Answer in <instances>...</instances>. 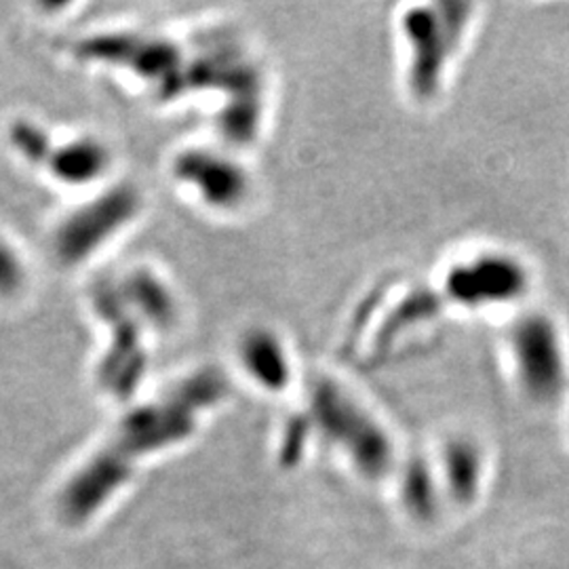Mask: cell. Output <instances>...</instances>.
<instances>
[{"label": "cell", "instance_id": "cell-1", "mask_svg": "<svg viewBox=\"0 0 569 569\" xmlns=\"http://www.w3.org/2000/svg\"><path fill=\"white\" fill-rule=\"evenodd\" d=\"M213 395L216 387L207 382V376H199L176 385L154 401L129 409L110 443L68 483L61 498L66 519L70 523L89 519L124 486L140 458L188 439L197 425V411Z\"/></svg>", "mask_w": 569, "mask_h": 569}, {"label": "cell", "instance_id": "cell-2", "mask_svg": "<svg viewBox=\"0 0 569 569\" xmlns=\"http://www.w3.org/2000/svg\"><path fill=\"white\" fill-rule=\"evenodd\" d=\"M142 204L136 183L121 182L103 188L93 199L72 209L58 224L51 239L56 258L63 266L89 262L138 220Z\"/></svg>", "mask_w": 569, "mask_h": 569}, {"label": "cell", "instance_id": "cell-3", "mask_svg": "<svg viewBox=\"0 0 569 569\" xmlns=\"http://www.w3.org/2000/svg\"><path fill=\"white\" fill-rule=\"evenodd\" d=\"M93 310L108 329V346L98 363V385L119 401H129L142 385L148 355L146 327L124 306L117 283L103 279L93 284Z\"/></svg>", "mask_w": 569, "mask_h": 569}, {"label": "cell", "instance_id": "cell-4", "mask_svg": "<svg viewBox=\"0 0 569 569\" xmlns=\"http://www.w3.org/2000/svg\"><path fill=\"white\" fill-rule=\"evenodd\" d=\"M171 173L176 182L218 211L232 209L243 194V178L237 167L211 150H183L173 159Z\"/></svg>", "mask_w": 569, "mask_h": 569}, {"label": "cell", "instance_id": "cell-5", "mask_svg": "<svg viewBox=\"0 0 569 569\" xmlns=\"http://www.w3.org/2000/svg\"><path fill=\"white\" fill-rule=\"evenodd\" d=\"M112 167V150L98 136H72L56 142L42 163L51 180L66 188H82L103 182Z\"/></svg>", "mask_w": 569, "mask_h": 569}, {"label": "cell", "instance_id": "cell-6", "mask_svg": "<svg viewBox=\"0 0 569 569\" xmlns=\"http://www.w3.org/2000/svg\"><path fill=\"white\" fill-rule=\"evenodd\" d=\"M114 283L121 293L122 302L138 317L146 331H164L173 326L178 317L173 291L154 270L131 268Z\"/></svg>", "mask_w": 569, "mask_h": 569}, {"label": "cell", "instance_id": "cell-7", "mask_svg": "<svg viewBox=\"0 0 569 569\" xmlns=\"http://www.w3.org/2000/svg\"><path fill=\"white\" fill-rule=\"evenodd\" d=\"M7 140L23 163L32 164L37 169H41L53 146V136L42 127L41 122L30 121V119H16L11 122L7 131Z\"/></svg>", "mask_w": 569, "mask_h": 569}, {"label": "cell", "instance_id": "cell-8", "mask_svg": "<svg viewBox=\"0 0 569 569\" xmlns=\"http://www.w3.org/2000/svg\"><path fill=\"white\" fill-rule=\"evenodd\" d=\"M448 477L451 491L458 500L468 502L470 498H475L477 481H479L477 453L462 446L451 449L448 456Z\"/></svg>", "mask_w": 569, "mask_h": 569}, {"label": "cell", "instance_id": "cell-9", "mask_svg": "<svg viewBox=\"0 0 569 569\" xmlns=\"http://www.w3.org/2000/svg\"><path fill=\"white\" fill-rule=\"evenodd\" d=\"M28 281L20 249L0 234V300H13Z\"/></svg>", "mask_w": 569, "mask_h": 569}, {"label": "cell", "instance_id": "cell-10", "mask_svg": "<svg viewBox=\"0 0 569 569\" xmlns=\"http://www.w3.org/2000/svg\"><path fill=\"white\" fill-rule=\"evenodd\" d=\"M406 500L409 510L418 517H430L435 510V491L425 468H413L407 477Z\"/></svg>", "mask_w": 569, "mask_h": 569}]
</instances>
